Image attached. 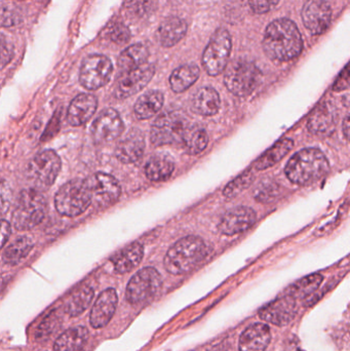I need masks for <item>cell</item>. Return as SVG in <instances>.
<instances>
[{
	"instance_id": "1",
	"label": "cell",
	"mask_w": 350,
	"mask_h": 351,
	"mask_svg": "<svg viewBox=\"0 0 350 351\" xmlns=\"http://www.w3.org/2000/svg\"><path fill=\"white\" fill-rule=\"evenodd\" d=\"M263 49L273 61L287 62L298 57L303 41L295 23L288 19L273 21L265 31Z\"/></svg>"
},
{
	"instance_id": "2",
	"label": "cell",
	"mask_w": 350,
	"mask_h": 351,
	"mask_svg": "<svg viewBox=\"0 0 350 351\" xmlns=\"http://www.w3.org/2000/svg\"><path fill=\"white\" fill-rule=\"evenodd\" d=\"M208 255V247L201 237H183L168 249L164 257V268L174 276H182L197 267Z\"/></svg>"
},
{
	"instance_id": "3",
	"label": "cell",
	"mask_w": 350,
	"mask_h": 351,
	"mask_svg": "<svg viewBox=\"0 0 350 351\" xmlns=\"http://www.w3.org/2000/svg\"><path fill=\"white\" fill-rule=\"evenodd\" d=\"M330 165L325 154L314 148H308L294 154L286 167V175L292 183L312 185L328 174Z\"/></svg>"
},
{
	"instance_id": "4",
	"label": "cell",
	"mask_w": 350,
	"mask_h": 351,
	"mask_svg": "<svg viewBox=\"0 0 350 351\" xmlns=\"http://www.w3.org/2000/svg\"><path fill=\"white\" fill-rule=\"evenodd\" d=\"M47 210V199L39 190H23L12 213V225L18 230H30L42 222Z\"/></svg>"
},
{
	"instance_id": "5",
	"label": "cell",
	"mask_w": 350,
	"mask_h": 351,
	"mask_svg": "<svg viewBox=\"0 0 350 351\" xmlns=\"http://www.w3.org/2000/svg\"><path fill=\"white\" fill-rule=\"evenodd\" d=\"M92 204L88 181L73 179L64 184L55 196V206L60 214L76 217L86 212Z\"/></svg>"
},
{
	"instance_id": "6",
	"label": "cell",
	"mask_w": 350,
	"mask_h": 351,
	"mask_svg": "<svg viewBox=\"0 0 350 351\" xmlns=\"http://www.w3.org/2000/svg\"><path fill=\"white\" fill-rule=\"evenodd\" d=\"M260 78V70L254 63L247 60H234L226 69L224 82L232 94L245 97L256 90Z\"/></svg>"
},
{
	"instance_id": "7",
	"label": "cell",
	"mask_w": 350,
	"mask_h": 351,
	"mask_svg": "<svg viewBox=\"0 0 350 351\" xmlns=\"http://www.w3.org/2000/svg\"><path fill=\"white\" fill-rule=\"evenodd\" d=\"M61 170V160L53 150L35 156L27 165L26 177L34 189H47L53 185Z\"/></svg>"
},
{
	"instance_id": "8",
	"label": "cell",
	"mask_w": 350,
	"mask_h": 351,
	"mask_svg": "<svg viewBox=\"0 0 350 351\" xmlns=\"http://www.w3.org/2000/svg\"><path fill=\"white\" fill-rule=\"evenodd\" d=\"M187 128L186 119L176 111L162 113L154 121L150 139L155 146L178 143Z\"/></svg>"
},
{
	"instance_id": "9",
	"label": "cell",
	"mask_w": 350,
	"mask_h": 351,
	"mask_svg": "<svg viewBox=\"0 0 350 351\" xmlns=\"http://www.w3.org/2000/svg\"><path fill=\"white\" fill-rule=\"evenodd\" d=\"M232 51V37L225 29L216 31L203 55V65L209 75L217 76L225 70Z\"/></svg>"
},
{
	"instance_id": "10",
	"label": "cell",
	"mask_w": 350,
	"mask_h": 351,
	"mask_svg": "<svg viewBox=\"0 0 350 351\" xmlns=\"http://www.w3.org/2000/svg\"><path fill=\"white\" fill-rule=\"evenodd\" d=\"M162 285V276L155 268H143L127 284L125 292L127 301L131 304L146 302L158 294Z\"/></svg>"
},
{
	"instance_id": "11",
	"label": "cell",
	"mask_w": 350,
	"mask_h": 351,
	"mask_svg": "<svg viewBox=\"0 0 350 351\" xmlns=\"http://www.w3.org/2000/svg\"><path fill=\"white\" fill-rule=\"evenodd\" d=\"M112 71V63L106 56H90L82 62L79 74L80 84L86 90H98L108 84Z\"/></svg>"
},
{
	"instance_id": "12",
	"label": "cell",
	"mask_w": 350,
	"mask_h": 351,
	"mask_svg": "<svg viewBox=\"0 0 350 351\" xmlns=\"http://www.w3.org/2000/svg\"><path fill=\"white\" fill-rule=\"evenodd\" d=\"M92 195V204L98 208H106L114 204L121 194L118 181L111 175L97 173L86 179Z\"/></svg>"
},
{
	"instance_id": "13",
	"label": "cell",
	"mask_w": 350,
	"mask_h": 351,
	"mask_svg": "<svg viewBox=\"0 0 350 351\" xmlns=\"http://www.w3.org/2000/svg\"><path fill=\"white\" fill-rule=\"evenodd\" d=\"M154 72L153 65L146 63L131 71L121 73L115 84V97L117 99H127L137 94L149 84Z\"/></svg>"
},
{
	"instance_id": "14",
	"label": "cell",
	"mask_w": 350,
	"mask_h": 351,
	"mask_svg": "<svg viewBox=\"0 0 350 351\" xmlns=\"http://www.w3.org/2000/svg\"><path fill=\"white\" fill-rule=\"evenodd\" d=\"M92 137L98 144L114 141L123 132L121 115L114 109H105L92 123Z\"/></svg>"
},
{
	"instance_id": "15",
	"label": "cell",
	"mask_w": 350,
	"mask_h": 351,
	"mask_svg": "<svg viewBox=\"0 0 350 351\" xmlns=\"http://www.w3.org/2000/svg\"><path fill=\"white\" fill-rule=\"evenodd\" d=\"M332 10L325 0H308L302 10V20L314 35L322 34L330 26Z\"/></svg>"
},
{
	"instance_id": "16",
	"label": "cell",
	"mask_w": 350,
	"mask_h": 351,
	"mask_svg": "<svg viewBox=\"0 0 350 351\" xmlns=\"http://www.w3.org/2000/svg\"><path fill=\"white\" fill-rule=\"evenodd\" d=\"M296 315H297L296 300L288 295L273 301L259 311L261 319L279 327L291 323Z\"/></svg>"
},
{
	"instance_id": "17",
	"label": "cell",
	"mask_w": 350,
	"mask_h": 351,
	"mask_svg": "<svg viewBox=\"0 0 350 351\" xmlns=\"http://www.w3.org/2000/svg\"><path fill=\"white\" fill-rule=\"evenodd\" d=\"M256 213L249 206H238L224 215L218 225L222 234L236 235L245 232L256 222Z\"/></svg>"
},
{
	"instance_id": "18",
	"label": "cell",
	"mask_w": 350,
	"mask_h": 351,
	"mask_svg": "<svg viewBox=\"0 0 350 351\" xmlns=\"http://www.w3.org/2000/svg\"><path fill=\"white\" fill-rule=\"evenodd\" d=\"M116 291L107 289L99 295L90 311V323L95 329H101L108 325L117 307Z\"/></svg>"
},
{
	"instance_id": "19",
	"label": "cell",
	"mask_w": 350,
	"mask_h": 351,
	"mask_svg": "<svg viewBox=\"0 0 350 351\" xmlns=\"http://www.w3.org/2000/svg\"><path fill=\"white\" fill-rule=\"evenodd\" d=\"M145 138L139 130H131L117 144L115 156L123 164H134L143 156Z\"/></svg>"
},
{
	"instance_id": "20",
	"label": "cell",
	"mask_w": 350,
	"mask_h": 351,
	"mask_svg": "<svg viewBox=\"0 0 350 351\" xmlns=\"http://www.w3.org/2000/svg\"><path fill=\"white\" fill-rule=\"evenodd\" d=\"M98 106L96 97L90 94H82L73 99L68 108V123L73 127H79L88 123L95 114Z\"/></svg>"
},
{
	"instance_id": "21",
	"label": "cell",
	"mask_w": 350,
	"mask_h": 351,
	"mask_svg": "<svg viewBox=\"0 0 350 351\" xmlns=\"http://www.w3.org/2000/svg\"><path fill=\"white\" fill-rule=\"evenodd\" d=\"M338 121V113L334 105L326 102L314 110L308 121V129L318 135H329L334 131Z\"/></svg>"
},
{
	"instance_id": "22",
	"label": "cell",
	"mask_w": 350,
	"mask_h": 351,
	"mask_svg": "<svg viewBox=\"0 0 350 351\" xmlns=\"http://www.w3.org/2000/svg\"><path fill=\"white\" fill-rule=\"evenodd\" d=\"M271 334L268 326L254 324L240 338V351H265L271 343Z\"/></svg>"
},
{
	"instance_id": "23",
	"label": "cell",
	"mask_w": 350,
	"mask_h": 351,
	"mask_svg": "<svg viewBox=\"0 0 350 351\" xmlns=\"http://www.w3.org/2000/svg\"><path fill=\"white\" fill-rule=\"evenodd\" d=\"M191 109L203 117L217 114L220 109V96L217 90L210 86L197 90L191 99Z\"/></svg>"
},
{
	"instance_id": "24",
	"label": "cell",
	"mask_w": 350,
	"mask_h": 351,
	"mask_svg": "<svg viewBox=\"0 0 350 351\" xmlns=\"http://www.w3.org/2000/svg\"><path fill=\"white\" fill-rule=\"evenodd\" d=\"M187 25L178 16L166 19L158 27V39L164 47L177 45L186 35Z\"/></svg>"
},
{
	"instance_id": "25",
	"label": "cell",
	"mask_w": 350,
	"mask_h": 351,
	"mask_svg": "<svg viewBox=\"0 0 350 351\" xmlns=\"http://www.w3.org/2000/svg\"><path fill=\"white\" fill-rule=\"evenodd\" d=\"M144 256V247L141 243H135L123 249L112 258L113 266L117 274H127L135 269Z\"/></svg>"
},
{
	"instance_id": "26",
	"label": "cell",
	"mask_w": 350,
	"mask_h": 351,
	"mask_svg": "<svg viewBox=\"0 0 350 351\" xmlns=\"http://www.w3.org/2000/svg\"><path fill=\"white\" fill-rule=\"evenodd\" d=\"M88 339V331L86 328H70L59 336L53 346V351H79L86 346Z\"/></svg>"
},
{
	"instance_id": "27",
	"label": "cell",
	"mask_w": 350,
	"mask_h": 351,
	"mask_svg": "<svg viewBox=\"0 0 350 351\" xmlns=\"http://www.w3.org/2000/svg\"><path fill=\"white\" fill-rule=\"evenodd\" d=\"M164 100V94L160 90H150L142 95L134 108L136 117L141 121L151 119L162 110Z\"/></svg>"
},
{
	"instance_id": "28",
	"label": "cell",
	"mask_w": 350,
	"mask_h": 351,
	"mask_svg": "<svg viewBox=\"0 0 350 351\" xmlns=\"http://www.w3.org/2000/svg\"><path fill=\"white\" fill-rule=\"evenodd\" d=\"M149 57V51L144 45H134L123 51L118 59V69L121 73L131 71L144 65Z\"/></svg>"
},
{
	"instance_id": "29",
	"label": "cell",
	"mask_w": 350,
	"mask_h": 351,
	"mask_svg": "<svg viewBox=\"0 0 350 351\" xmlns=\"http://www.w3.org/2000/svg\"><path fill=\"white\" fill-rule=\"evenodd\" d=\"M181 143L189 154L197 156L207 148L209 144V136L203 128L191 125L185 130Z\"/></svg>"
},
{
	"instance_id": "30",
	"label": "cell",
	"mask_w": 350,
	"mask_h": 351,
	"mask_svg": "<svg viewBox=\"0 0 350 351\" xmlns=\"http://www.w3.org/2000/svg\"><path fill=\"white\" fill-rule=\"evenodd\" d=\"M294 142L291 139H283L267 150L261 158L255 162L254 168L258 171L271 168L277 162H281L293 148Z\"/></svg>"
},
{
	"instance_id": "31",
	"label": "cell",
	"mask_w": 350,
	"mask_h": 351,
	"mask_svg": "<svg viewBox=\"0 0 350 351\" xmlns=\"http://www.w3.org/2000/svg\"><path fill=\"white\" fill-rule=\"evenodd\" d=\"M174 170V162L166 156H153L145 166L146 176L153 182L166 181L172 176Z\"/></svg>"
},
{
	"instance_id": "32",
	"label": "cell",
	"mask_w": 350,
	"mask_h": 351,
	"mask_svg": "<svg viewBox=\"0 0 350 351\" xmlns=\"http://www.w3.org/2000/svg\"><path fill=\"white\" fill-rule=\"evenodd\" d=\"M199 77V69L195 65H183L177 68L170 77V84L175 93H183L195 84Z\"/></svg>"
},
{
	"instance_id": "33",
	"label": "cell",
	"mask_w": 350,
	"mask_h": 351,
	"mask_svg": "<svg viewBox=\"0 0 350 351\" xmlns=\"http://www.w3.org/2000/svg\"><path fill=\"white\" fill-rule=\"evenodd\" d=\"M33 241L29 237H21L12 241L3 253V262L8 265L14 266L23 261L30 253Z\"/></svg>"
},
{
	"instance_id": "34",
	"label": "cell",
	"mask_w": 350,
	"mask_h": 351,
	"mask_svg": "<svg viewBox=\"0 0 350 351\" xmlns=\"http://www.w3.org/2000/svg\"><path fill=\"white\" fill-rule=\"evenodd\" d=\"M323 276L321 274H312V276H306L302 280H298L295 284L292 285L287 291L286 295L295 299L305 298V297L312 295L314 291L318 290V287L323 282Z\"/></svg>"
},
{
	"instance_id": "35",
	"label": "cell",
	"mask_w": 350,
	"mask_h": 351,
	"mask_svg": "<svg viewBox=\"0 0 350 351\" xmlns=\"http://www.w3.org/2000/svg\"><path fill=\"white\" fill-rule=\"evenodd\" d=\"M94 299V290L90 287H84L72 295L67 303V313L70 317H77L90 307Z\"/></svg>"
},
{
	"instance_id": "36",
	"label": "cell",
	"mask_w": 350,
	"mask_h": 351,
	"mask_svg": "<svg viewBox=\"0 0 350 351\" xmlns=\"http://www.w3.org/2000/svg\"><path fill=\"white\" fill-rule=\"evenodd\" d=\"M255 176L253 175V173L247 172L240 175V177L236 178L226 186L225 189H224V195L228 198L238 195L240 192L244 191L252 185Z\"/></svg>"
},
{
	"instance_id": "37",
	"label": "cell",
	"mask_w": 350,
	"mask_h": 351,
	"mask_svg": "<svg viewBox=\"0 0 350 351\" xmlns=\"http://www.w3.org/2000/svg\"><path fill=\"white\" fill-rule=\"evenodd\" d=\"M155 6L156 0H129L127 10L134 16L142 18L151 14Z\"/></svg>"
},
{
	"instance_id": "38",
	"label": "cell",
	"mask_w": 350,
	"mask_h": 351,
	"mask_svg": "<svg viewBox=\"0 0 350 351\" xmlns=\"http://www.w3.org/2000/svg\"><path fill=\"white\" fill-rule=\"evenodd\" d=\"M277 184L267 182V183L259 185L255 190V196L257 199H259V202H271V199H273L279 192L277 190L279 186Z\"/></svg>"
},
{
	"instance_id": "39",
	"label": "cell",
	"mask_w": 350,
	"mask_h": 351,
	"mask_svg": "<svg viewBox=\"0 0 350 351\" xmlns=\"http://www.w3.org/2000/svg\"><path fill=\"white\" fill-rule=\"evenodd\" d=\"M14 57V47L10 39L0 34V70L3 69Z\"/></svg>"
},
{
	"instance_id": "40",
	"label": "cell",
	"mask_w": 350,
	"mask_h": 351,
	"mask_svg": "<svg viewBox=\"0 0 350 351\" xmlns=\"http://www.w3.org/2000/svg\"><path fill=\"white\" fill-rule=\"evenodd\" d=\"M109 36H110L111 40L121 45V43H125L129 40L131 33L125 25L116 24L111 28Z\"/></svg>"
},
{
	"instance_id": "41",
	"label": "cell",
	"mask_w": 350,
	"mask_h": 351,
	"mask_svg": "<svg viewBox=\"0 0 350 351\" xmlns=\"http://www.w3.org/2000/svg\"><path fill=\"white\" fill-rule=\"evenodd\" d=\"M279 0H249V4L253 12L260 14L271 12Z\"/></svg>"
},
{
	"instance_id": "42",
	"label": "cell",
	"mask_w": 350,
	"mask_h": 351,
	"mask_svg": "<svg viewBox=\"0 0 350 351\" xmlns=\"http://www.w3.org/2000/svg\"><path fill=\"white\" fill-rule=\"evenodd\" d=\"M12 191L6 183L0 181V217L3 216L10 208Z\"/></svg>"
},
{
	"instance_id": "43",
	"label": "cell",
	"mask_w": 350,
	"mask_h": 351,
	"mask_svg": "<svg viewBox=\"0 0 350 351\" xmlns=\"http://www.w3.org/2000/svg\"><path fill=\"white\" fill-rule=\"evenodd\" d=\"M18 23V14L8 6L0 5V26H12Z\"/></svg>"
},
{
	"instance_id": "44",
	"label": "cell",
	"mask_w": 350,
	"mask_h": 351,
	"mask_svg": "<svg viewBox=\"0 0 350 351\" xmlns=\"http://www.w3.org/2000/svg\"><path fill=\"white\" fill-rule=\"evenodd\" d=\"M55 325H57V317H53V315H49V319H45V321L39 326L38 334L37 335L41 338L47 337V335L55 331Z\"/></svg>"
},
{
	"instance_id": "45",
	"label": "cell",
	"mask_w": 350,
	"mask_h": 351,
	"mask_svg": "<svg viewBox=\"0 0 350 351\" xmlns=\"http://www.w3.org/2000/svg\"><path fill=\"white\" fill-rule=\"evenodd\" d=\"M349 86V67H345V71L342 72L338 80H337L336 84L334 86V90L336 92H340V90H347Z\"/></svg>"
},
{
	"instance_id": "46",
	"label": "cell",
	"mask_w": 350,
	"mask_h": 351,
	"mask_svg": "<svg viewBox=\"0 0 350 351\" xmlns=\"http://www.w3.org/2000/svg\"><path fill=\"white\" fill-rule=\"evenodd\" d=\"M10 235V224L5 220H0V250L3 247Z\"/></svg>"
},
{
	"instance_id": "47",
	"label": "cell",
	"mask_w": 350,
	"mask_h": 351,
	"mask_svg": "<svg viewBox=\"0 0 350 351\" xmlns=\"http://www.w3.org/2000/svg\"><path fill=\"white\" fill-rule=\"evenodd\" d=\"M349 117H347V119H345V136H347V137L349 136Z\"/></svg>"
}]
</instances>
